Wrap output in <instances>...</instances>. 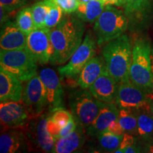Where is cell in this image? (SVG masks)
I'll use <instances>...</instances> for the list:
<instances>
[{"instance_id":"6da1fadb","label":"cell","mask_w":153,"mask_h":153,"mask_svg":"<svg viewBox=\"0 0 153 153\" xmlns=\"http://www.w3.org/2000/svg\"><path fill=\"white\" fill-rule=\"evenodd\" d=\"M78 16H66L51 29V38L54 53L53 65H62L69 61L83 42L85 25Z\"/></svg>"},{"instance_id":"7a4b0ae2","label":"cell","mask_w":153,"mask_h":153,"mask_svg":"<svg viewBox=\"0 0 153 153\" xmlns=\"http://www.w3.org/2000/svg\"><path fill=\"white\" fill-rule=\"evenodd\" d=\"M133 45L126 34L105 44L102 56L106 68L118 83L130 80V68L132 60Z\"/></svg>"},{"instance_id":"3957f363","label":"cell","mask_w":153,"mask_h":153,"mask_svg":"<svg viewBox=\"0 0 153 153\" xmlns=\"http://www.w3.org/2000/svg\"><path fill=\"white\" fill-rule=\"evenodd\" d=\"M152 45L148 39L138 38L133 45L130 80L148 94L153 93L151 65Z\"/></svg>"},{"instance_id":"277c9868","label":"cell","mask_w":153,"mask_h":153,"mask_svg":"<svg viewBox=\"0 0 153 153\" xmlns=\"http://www.w3.org/2000/svg\"><path fill=\"white\" fill-rule=\"evenodd\" d=\"M128 28V20L125 13L114 6H106L95 22L94 31L96 41L101 46L124 34Z\"/></svg>"},{"instance_id":"5b68a950","label":"cell","mask_w":153,"mask_h":153,"mask_svg":"<svg viewBox=\"0 0 153 153\" xmlns=\"http://www.w3.org/2000/svg\"><path fill=\"white\" fill-rule=\"evenodd\" d=\"M0 65L22 82H27L37 74V62L26 48L1 50Z\"/></svg>"},{"instance_id":"8992f818","label":"cell","mask_w":153,"mask_h":153,"mask_svg":"<svg viewBox=\"0 0 153 153\" xmlns=\"http://www.w3.org/2000/svg\"><path fill=\"white\" fill-rule=\"evenodd\" d=\"M104 102L96 99L89 90L82 89L74 91L70 97V106L74 119L85 130L95 119Z\"/></svg>"},{"instance_id":"52a82bcc","label":"cell","mask_w":153,"mask_h":153,"mask_svg":"<svg viewBox=\"0 0 153 153\" xmlns=\"http://www.w3.org/2000/svg\"><path fill=\"white\" fill-rule=\"evenodd\" d=\"M97 53V41L90 32L87 33L79 47L76 50L65 65L57 69L62 77L74 78L79 74L82 69L95 57Z\"/></svg>"},{"instance_id":"ba28073f","label":"cell","mask_w":153,"mask_h":153,"mask_svg":"<svg viewBox=\"0 0 153 153\" xmlns=\"http://www.w3.org/2000/svg\"><path fill=\"white\" fill-rule=\"evenodd\" d=\"M123 11L133 32L145 30L153 21V0H126Z\"/></svg>"},{"instance_id":"9c48e42d","label":"cell","mask_w":153,"mask_h":153,"mask_svg":"<svg viewBox=\"0 0 153 153\" xmlns=\"http://www.w3.org/2000/svg\"><path fill=\"white\" fill-rule=\"evenodd\" d=\"M26 48L38 64L45 65L51 62L54 53L51 29L46 27L33 29L27 36Z\"/></svg>"},{"instance_id":"30bf717a","label":"cell","mask_w":153,"mask_h":153,"mask_svg":"<svg viewBox=\"0 0 153 153\" xmlns=\"http://www.w3.org/2000/svg\"><path fill=\"white\" fill-rule=\"evenodd\" d=\"M22 100L32 116H39L48 106L46 91L39 75L36 74L26 82Z\"/></svg>"},{"instance_id":"8fae6325","label":"cell","mask_w":153,"mask_h":153,"mask_svg":"<svg viewBox=\"0 0 153 153\" xmlns=\"http://www.w3.org/2000/svg\"><path fill=\"white\" fill-rule=\"evenodd\" d=\"M116 104L118 108L139 109L148 106L149 94L131 80L118 83Z\"/></svg>"},{"instance_id":"7c38bea8","label":"cell","mask_w":153,"mask_h":153,"mask_svg":"<svg viewBox=\"0 0 153 153\" xmlns=\"http://www.w3.org/2000/svg\"><path fill=\"white\" fill-rule=\"evenodd\" d=\"M26 107L20 101H5L0 105V120L1 125L7 128L24 126L28 118Z\"/></svg>"},{"instance_id":"4fadbf2b","label":"cell","mask_w":153,"mask_h":153,"mask_svg":"<svg viewBox=\"0 0 153 153\" xmlns=\"http://www.w3.org/2000/svg\"><path fill=\"white\" fill-rule=\"evenodd\" d=\"M118 83L107 70L97 78L89 88L92 95L98 100L104 103H116Z\"/></svg>"},{"instance_id":"5bb4252c","label":"cell","mask_w":153,"mask_h":153,"mask_svg":"<svg viewBox=\"0 0 153 153\" xmlns=\"http://www.w3.org/2000/svg\"><path fill=\"white\" fill-rule=\"evenodd\" d=\"M39 76L46 91L48 106L51 109L62 107L63 89L56 72L51 68H45L40 72Z\"/></svg>"},{"instance_id":"9a60e30c","label":"cell","mask_w":153,"mask_h":153,"mask_svg":"<svg viewBox=\"0 0 153 153\" xmlns=\"http://www.w3.org/2000/svg\"><path fill=\"white\" fill-rule=\"evenodd\" d=\"M16 76L0 67V101H21L23 99L24 88Z\"/></svg>"},{"instance_id":"2e32d148","label":"cell","mask_w":153,"mask_h":153,"mask_svg":"<svg viewBox=\"0 0 153 153\" xmlns=\"http://www.w3.org/2000/svg\"><path fill=\"white\" fill-rule=\"evenodd\" d=\"M27 36L17 26L16 22L9 21L1 26L0 36L1 50L12 51L26 48Z\"/></svg>"},{"instance_id":"e0dca14e","label":"cell","mask_w":153,"mask_h":153,"mask_svg":"<svg viewBox=\"0 0 153 153\" xmlns=\"http://www.w3.org/2000/svg\"><path fill=\"white\" fill-rule=\"evenodd\" d=\"M119 108L116 103H104L99 114L86 128V133L91 137H97L106 131L108 126L118 119Z\"/></svg>"},{"instance_id":"ac0fdd59","label":"cell","mask_w":153,"mask_h":153,"mask_svg":"<svg viewBox=\"0 0 153 153\" xmlns=\"http://www.w3.org/2000/svg\"><path fill=\"white\" fill-rule=\"evenodd\" d=\"M28 140L22 131L10 130L0 136V152L19 153L28 150Z\"/></svg>"},{"instance_id":"d6986e66","label":"cell","mask_w":153,"mask_h":153,"mask_svg":"<svg viewBox=\"0 0 153 153\" xmlns=\"http://www.w3.org/2000/svg\"><path fill=\"white\" fill-rule=\"evenodd\" d=\"M85 130L83 126L77 123L74 131L56 140L54 152L71 153L80 150L86 140Z\"/></svg>"},{"instance_id":"ffe728a7","label":"cell","mask_w":153,"mask_h":153,"mask_svg":"<svg viewBox=\"0 0 153 153\" xmlns=\"http://www.w3.org/2000/svg\"><path fill=\"white\" fill-rule=\"evenodd\" d=\"M106 69V62L103 56L94 57L79 73L77 85L82 89H89Z\"/></svg>"},{"instance_id":"44dd1931","label":"cell","mask_w":153,"mask_h":153,"mask_svg":"<svg viewBox=\"0 0 153 153\" xmlns=\"http://www.w3.org/2000/svg\"><path fill=\"white\" fill-rule=\"evenodd\" d=\"M47 123L48 116L40 115L35 124L36 141L43 152H54L56 139L48 130Z\"/></svg>"},{"instance_id":"7402d4cb","label":"cell","mask_w":153,"mask_h":153,"mask_svg":"<svg viewBox=\"0 0 153 153\" xmlns=\"http://www.w3.org/2000/svg\"><path fill=\"white\" fill-rule=\"evenodd\" d=\"M104 9L105 5L102 1L91 0L87 3L79 4L75 14L83 22L94 23L99 18Z\"/></svg>"},{"instance_id":"603a6c76","label":"cell","mask_w":153,"mask_h":153,"mask_svg":"<svg viewBox=\"0 0 153 153\" xmlns=\"http://www.w3.org/2000/svg\"><path fill=\"white\" fill-rule=\"evenodd\" d=\"M137 136L144 140H150L153 137V116L149 104L137 109Z\"/></svg>"},{"instance_id":"cb8c5ba5","label":"cell","mask_w":153,"mask_h":153,"mask_svg":"<svg viewBox=\"0 0 153 153\" xmlns=\"http://www.w3.org/2000/svg\"><path fill=\"white\" fill-rule=\"evenodd\" d=\"M118 120L125 133L137 136V109L119 108Z\"/></svg>"},{"instance_id":"d4e9b609","label":"cell","mask_w":153,"mask_h":153,"mask_svg":"<svg viewBox=\"0 0 153 153\" xmlns=\"http://www.w3.org/2000/svg\"><path fill=\"white\" fill-rule=\"evenodd\" d=\"M17 26L26 35L36 28L31 7H24L17 13L16 16Z\"/></svg>"},{"instance_id":"484cf974","label":"cell","mask_w":153,"mask_h":153,"mask_svg":"<svg viewBox=\"0 0 153 153\" xmlns=\"http://www.w3.org/2000/svg\"><path fill=\"white\" fill-rule=\"evenodd\" d=\"M123 135H116L108 131H104L97 136L99 144L106 152H114L119 148Z\"/></svg>"},{"instance_id":"4316f807","label":"cell","mask_w":153,"mask_h":153,"mask_svg":"<svg viewBox=\"0 0 153 153\" xmlns=\"http://www.w3.org/2000/svg\"><path fill=\"white\" fill-rule=\"evenodd\" d=\"M31 9L36 28L45 27V18L50 9L48 0H43L34 4Z\"/></svg>"},{"instance_id":"83f0119b","label":"cell","mask_w":153,"mask_h":153,"mask_svg":"<svg viewBox=\"0 0 153 153\" xmlns=\"http://www.w3.org/2000/svg\"><path fill=\"white\" fill-rule=\"evenodd\" d=\"M50 9L48 13L45 21V27L51 28L55 27L61 22L63 18V11L62 9L53 2L51 0H48Z\"/></svg>"},{"instance_id":"f1b7e54d","label":"cell","mask_w":153,"mask_h":153,"mask_svg":"<svg viewBox=\"0 0 153 153\" xmlns=\"http://www.w3.org/2000/svg\"><path fill=\"white\" fill-rule=\"evenodd\" d=\"M48 118L60 126L61 128L74 118L71 113L62 108V106L51 109Z\"/></svg>"},{"instance_id":"f546056e","label":"cell","mask_w":153,"mask_h":153,"mask_svg":"<svg viewBox=\"0 0 153 153\" xmlns=\"http://www.w3.org/2000/svg\"><path fill=\"white\" fill-rule=\"evenodd\" d=\"M62 9L65 14H72L75 12L79 7V0H51Z\"/></svg>"},{"instance_id":"4dcf8cb0","label":"cell","mask_w":153,"mask_h":153,"mask_svg":"<svg viewBox=\"0 0 153 153\" xmlns=\"http://www.w3.org/2000/svg\"><path fill=\"white\" fill-rule=\"evenodd\" d=\"M27 3V0H0V6L8 12H12L23 7Z\"/></svg>"},{"instance_id":"1f68e13d","label":"cell","mask_w":153,"mask_h":153,"mask_svg":"<svg viewBox=\"0 0 153 153\" xmlns=\"http://www.w3.org/2000/svg\"><path fill=\"white\" fill-rule=\"evenodd\" d=\"M137 143V138L135 135H131V134L125 133L123 134V138H122L121 143L117 150L115 151L114 152H123L124 150L128 147L131 146L133 144Z\"/></svg>"},{"instance_id":"d6a6232c","label":"cell","mask_w":153,"mask_h":153,"mask_svg":"<svg viewBox=\"0 0 153 153\" xmlns=\"http://www.w3.org/2000/svg\"><path fill=\"white\" fill-rule=\"evenodd\" d=\"M76 126H77V123H76L75 120L73 118V119L70 120L68 124H66L65 126H63L62 128L60 129V133H59L58 137H57V139L65 136V135H68V134H70V133H72V131H74V130H75V128H76Z\"/></svg>"},{"instance_id":"836d02e7","label":"cell","mask_w":153,"mask_h":153,"mask_svg":"<svg viewBox=\"0 0 153 153\" xmlns=\"http://www.w3.org/2000/svg\"><path fill=\"white\" fill-rule=\"evenodd\" d=\"M106 131H109L110 133L116 135H123V134L125 133V131H124L123 128H122L121 125H120L118 120L113 121L107 128Z\"/></svg>"},{"instance_id":"e575fe53","label":"cell","mask_w":153,"mask_h":153,"mask_svg":"<svg viewBox=\"0 0 153 153\" xmlns=\"http://www.w3.org/2000/svg\"><path fill=\"white\" fill-rule=\"evenodd\" d=\"M47 127L48 130V131L51 133V135H52L55 139H57L61 129L60 126L57 125L56 123H55V122L53 121L51 119H50L48 116Z\"/></svg>"},{"instance_id":"d590c367","label":"cell","mask_w":153,"mask_h":153,"mask_svg":"<svg viewBox=\"0 0 153 153\" xmlns=\"http://www.w3.org/2000/svg\"><path fill=\"white\" fill-rule=\"evenodd\" d=\"M103 3L106 6H116L118 7H123L125 5L126 0H102Z\"/></svg>"},{"instance_id":"8d00e7d4","label":"cell","mask_w":153,"mask_h":153,"mask_svg":"<svg viewBox=\"0 0 153 153\" xmlns=\"http://www.w3.org/2000/svg\"><path fill=\"white\" fill-rule=\"evenodd\" d=\"M143 148L140 145L137 144V142L135 144H133L131 146L128 147V148H126L125 150H124L123 152L126 153H136V152H142Z\"/></svg>"},{"instance_id":"74e56055","label":"cell","mask_w":153,"mask_h":153,"mask_svg":"<svg viewBox=\"0 0 153 153\" xmlns=\"http://www.w3.org/2000/svg\"><path fill=\"white\" fill-rule=\"evenodd\" d=\"M0 7H1V8H0L1 9H0V16H1V17H0V22H1V26H3L4 24L9 22V14L11 12L7 11L3 7H1V6H0Z\"/></svg>"},{"instance_id":"f35d334b","label":"cell","mask_w":153,"mask_h":153,"mask_svg":"<svg viewBox=\"0 0 153 153\" xmlns=\"http://www.w3.org/2000/svg\"><path fill=\"white\" fill-rule=\"evenodd\" d=\"M149 107H150V112L153 116V93L149 94Z\"/></svg>"},{"instance_id":"ab89813d","label":"cell","mask_w":153,"mask_h":153,"mask_svg":"<svg viewBox=\"0 0 153 153\" xmlns=\"http://www.w3.org/2000/svg\"><path fill=\"white\" fill-rule=\"evenodd\" d=\"M151 65H152V72L153 76V45H152V53H151Z\"/></svg>"},{"instance_id":"60d3db41","label":"cell","mask_w":153,"mask_h":153,"mask_svg":"<svg viewBox=\"0 0 153 153\" xmlns=\"http://www.w3.org/2000/svg\"><path fill=\"white\" fill-rule=\"evenodd\" d=\"M91 1V0H79V4H82V3H87L88 1Z\"/></svg>"}]
</instances>
